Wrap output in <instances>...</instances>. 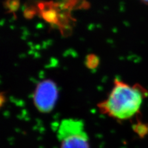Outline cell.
I'll return each instance as SVG.
<instances>
[{"label": "cell", "mask_w": 148, "mask_h": 148, "mask_svg": "<svg viewBox=\"0 0 148 148\" xmlns=\"http://www.w3.org/2000/svg\"><path fill=\"white\" fill-rule=\"evenodd\" d=\"M148 91L140 84L130 85L115 79L108 97L97 105L99 112L118 121L132 119L140 113Z\"/></svg>", "instance_id": "1"}, {"label": "cell", "mask_w": 148, "mask_h": 148, "mask_svg": "<svg viewBox=\"0 0 148 148\" xmlns=\"http://www.w3.org/2000/svg\"><path fill=\"white\" fill-rule=\"evenodd\" d=\"M57 138L60 148H90L89 136L82 120H62L58 129Z\"/></svg>", "instance_id": "2"}, {"label": "cell", "mask_w": 148, "mask_h": 148, "mask_svg": "<svg viewBox=\"0 0 148 148\" xmlns=\"http://www.w3.org/2000/svg\"><path fill=\"white\" fill-rule=\"evenodd\" d=\"M37 7L38 14L46 22L58 27L62 35L70 34L74 21L70 10L54 1H41Z\"/></svg>", "instance_id": "3"}, {"label": "cell", "mask_w": 148, "mask_h": 148, "mask_svg": "<svg viewBox=\"0 0 148 148\" xmlns=\"http://www.w3.org/2000/svg\"><path fill=\"white\" fill-rule=\"evenodd\" d=\"M58 97V87L53 80L41 81L37 85L34 94L35 108L41 113H49L54 109Z\"/></svg>", "instance_id": "4"}, {"label": "cell", "mask_w": 148, "mask_h": 148, "mask_svg": "<svg viewBox=\"0 0 148 148\" xmlns=\"http://www.w3.org/2000/svg\"><path fill=\"white\" fill-rule=\"evenodd\" d=\"M59 4L71 11L73 9L88 8L89 3L86 0H56Z\"/></svg>", "instance_id": "5"}, {"label": "cell", "mask_w": 148, "mask_h": 148, "mask_svg": "<svg viewBox=\"0 0 148 148\" xmlns=\"http://www.w3.org/2000/svg\"><path fill=\"white\" fill-rule=\"evenodd\" d=\"M20 0H5L3 5L6 10V13L13 14L16 15V12L20 8Z\"/></svg>", "instance_id": "6"}, {"label": "cell", "mask_w": 148, "mask_h": 148, "mask_svg": "<svg viewBox=\"0 0 148 148\" xmlns=\"http://www.w3.org/2000/svg\"><path fill=\"white\" fill-rule=\"evenodd\" d=\"M133 130L140 138H144L148 135V124L138 121L133 125Z\"/></svg>", "instance_id": "7"}, {"label": "cell", "mask_w": 148, "mask_h": 148, "mask_svg": "<svg viewBox=\"0 0 148 148\" xmlns=\"http://www.w3.org/2000/svg\"><path fill=\"white\" fill-rule=\"evenodd\" d=\"M85 64L86 67L90 69V70H94L97 69L99 64V59L98 56L94 54H88L85 59Z\"/></svg>", "instance_id": "8"}, {"label": "cell", "mask_w": 148, "mask_h": 148, "mask_svg": "<svg viewBox=\"0 0 148 148\" xmlns=\"http://www.w3.org/2000/svg\"><path fill=\"white\" fill-rule=\"evenodd\" d=\"M24 17L27 19H32V18L38 14V7L34 5L33 4H28L24 6V9L23 10Z\"/></svg>", "instance_id": "9"}, {"label": "cell", "mask_w": 148, "mask_h": 148, "mask_svg": "<svg viewBox=\"0 0 148 148\" xmlns=\"http://www.w3.org/2000/svg\"><path fill=\"white\" fill-rule=\"evenodd\" d=\"M142 1L144 2V3H148V0H142Z\"/></svg>", "instance_id": "10"}]
</instances>
